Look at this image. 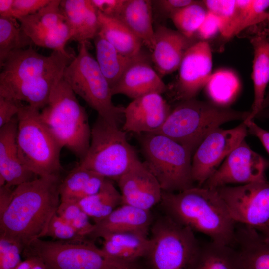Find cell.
<instances>
[{"label": "cell", "instance_id": "cell-1", "mask_svg": "<svg viewBox=\"0 0 269 269\" xmlns=\"http://www.w3.org/2000/svg\"><path fill=\"white\" fill-rule=\"evenodd\" d=\"M74 58L55 51L45 56L32 46L11 52L0 65V96L41 110Z\"/></svg>", "mask_w": 269, "mask_h": 269}, {"label": "cell", "instance_id": "cell-2", "mask_svg": "<svg viewBox=\"0 0 269 269\" xmlns=\"http://www.w3.org/2000/svg\"><path fill=\"white\" fill-rule=\"evenodd\" d=\"M61 175L38 177L13 190L11 203L0 215V236L24 249L45 237L60 203Z\"/></svg>", "mask_w": 269, "mask_h": 269}, {"label": "cell", "instance_id": "cell-3", "mask_svg": "<svg viewBox=\"0 0 269 269\" xmlns=\"http://www.w3.org/2000/svg\"><path fill=\"white\" fill-rule=\"evenodd\" d=\"M166 215L178 224L208 236L214 242L232 246L236 223L216 189L193 187L178 192H162Z\"/></svg>", "mask_w": 269, "mask_h": 269}, {"label": "cell", "instance_id": "cell-4", "mask_svg": "<svg viewBox=\"0 0 269 269\" xmlns=\"http://www.w3.org/2000/svg\"><path fill=\"white\" fill-rule=\"evenodd\" d=\"M249 114L250 111L234 110L192 98L179 101L162 126L151 133L165 136L193 153L219 126L234 120L244 121Z\"/></svg>", "mask_w": 269, "mask_h": 269}, {"label": "cell", "instance_id": "cell-5", "mask_svg": "<svg viewBox=\"0 0 269 269\" xmlns=\"http://www.w3.org/2000/svg\"><path fill=\"white\" fill-rule=\"evenodd\" d=\"M40 116L63 148L80 160L85 156L90 145L91 128L85 108L63 78L52 89Z\"/></svg>", "mask_w": 269, "mask_h": 269}, {"label": "cell", "instance_id": "cell-6", "mask_svg": "<svg viewBox=\"0 0 269 269\" xmlns=\"http://www.w3.org/2000/svg\"><path fill=\"white\" fill-rule=\"evenodd\" d=\"M40 110L21 104L16 115L18 153L25 166L38 177L61 175L63 147L41 119Z\"/></svg>", "mask_w": 269, "mask_h": 269}, {"label": "cell", "instance_id": "cell-7", "mask_svg": "<svg viewBox=\"0 0 269 269\" xmlns=\"http://www.w3.org/2000/svg\"><path fill=\"white\" fill-rule=\"evenodd\" d=\"M138 159L119 124L98 116L89 148L78 165L117 181Z\"/></svg>", "mask_w": 269, "mask_h": 269}, {"label": "cell", "instance_id": "cell-8", "mask_svg": "<svg viewBox=\"0 0 269 269\" xmlns=\"http://www.w3.org/2000/svg\"><path fill=\"white\" fill-rule=\"evenodd\" d=\"M140 142L144 163L163 192H178L194 187L189 150L165 136L151 133H145Z\"/></svg>", "mask_w": 269, "mask_h": 269}, {"label": "cell", "instance_id": "cell-9", "mask_svg": "<svg viewBox=\"0 0 269 269\" xmlns=\"http://www.w3.org/2000/svg\"><path fill=\"white\" fill-rule=\"evenodd\" d=\"M22 255L40 259L47 269H138L134 262L118 260L88 241L72 242L37 239Z\"/></svg>", "mask_w": 269, "mask_h": 269}, {"label": "cell", "instance_id": "cell-10", "mask_svg": "<svg viewBox=\"0 0 269 269\" xmlns=\"http://www.w3.org/2000/svg\"><path fill=\"white\" fill-rule=\"evenodd\" d=\"M63 79L99 116L119 124L125 108L113 104L110 85L89 52L87 42L79 43L78 54L65 69Z\"/></svg>", "mask_w": 269, "mask_h": 269}, {"label": "cell", "instance_id": "cell-11", "mask_svg": "<svg viewBox=\"0 0 269 269\" xmlns=\"http://www.w3.org/2000/svg\"><path fill=\"white\" fill-rule=\"evenodd\" d=\"M151 227L153 269H189L200 245L194 232L166 215Z\"/></svg>", "mask_w": 269, "mask_h": 269}, {"label": "cell", "instance_id": "cell-12", "mask_svg": "<svg viewBox=\"0 0 269 269\" xmlns=\"http://www.w3.org/2000/svg\"><path fill=\"white\" fill-rule=\"evenodd\" d=\"M216 189L236 223L256 230L269 225V182L266 179Z\"/></svg>", "mask_w": 269, "mask_h": 269}, {"label": "cell", "instance_id": "cell-13", "mask_svg": "<svg viewBox=\"0 0 269 269\" xmlns=\"http://www.w3.org/2000/svg\"><path fill=\"white\" fill-rule=\"evenodd\" d=\"M61 0H51L36 13L17 19L33 44L63 53L72 37V29L60 8Z\"/></svg>", "mask_w": 269, "mask_h": 269}, {"label": "cell", "instance_id": "cell-14", "mask_svg": "<svg viewBox=\"0 0 269 269\" xmlns=\"http://www.w3.org/2000/svg\"><path fill=\"white\" fill-rule=\"evenodd\" d=\"M248 128L245 123L231 129L218 128L209 133L199 145L192 160V176L200 186L218 168L222 161L244 140Z\"/></svg>", "mask_w": 269, "mask_h": 269}, {"label": "cell", "instance_id": "cell-15", "mask_svg": "<svg viewBox=\"0 0 269 269\" xmlns=\"http://www.w3.org/2000/svg\"><path fill=\"white\" fill-rule=\"evenodd\" d=\"M269 165L243 140L227 155L202 187L216 189L229 184L244 185L264 180L266 179L265 171Z\"/></svg>", "mask_w": 269, "mask_h": 269}, {"label": "cell", "instance_id": "cell-16", "mask_svg": "<svg viewBox=\"0 0 269 269\" xmlns=\"http://www.w3.org/2000/svg\"><path fill=\"white\" fill-rule=\"evenodd\" d=\"M212 54L207 41H196L185 53L178 68L175 97L180 101L194 98L212 74Z\"/></svg>", "mask_w": 269, "mask_h": 269}, {"label": "cell", "instance_id": "cell-17", "mask_svg": "<svg viewBox=\"0 0 269 269\" xmlns=\"http://www.w3.org/2000/svg\"><path fill=\"white\" fill-rule=\"evenodd\" d=\"M117 182L122 204L150 211L161 202L163 192L161 186L139 159Z\"/></svg>", "mask_w": 269, "mask_h": 269}, {"label": "cell", "instance_id": "cell-18", "mask_svg": "<svg viewBox=\"0 0 269 269\" xmlns=\"http://www.w3.org/2000/svg\"><path fill=\"white\" fill-rule=\"evenodd\" d=\"M142 51L126 69L111 88L112 95H124L133 100L151 94H162L168 87Z\"/></svg>", "mask_w": 269, "mask_h": 269}, {"label": "cell", "instance_id": "cell-19", "mask_svg": "<svg viewBox=\"0 0 269 269\" xmlns=\"http://www.w3.org/2000/svg\"><path fill=\"white\" fill-rule=\"evenodd\" d=\"M171 110L161 94L134 99L124 109L123 130L137 134L153 132L162 126Z\"/></svg>", "mask_w": 269, "mask_h": 269}, {"label": "cell", "instance_id": "cell-20", "mask_svg": "<svg viewBox=\"0 0 269 269\" xmlns=\"http://www.w3.org/2000/svg\"><path fill=\"white\" fill-rule=\"evenodd\" d=\"M16 116L0 128V186L16 187L38 178L21 160L17 148Z\"/></svg>", "mask_w": 269, "mask_h": 269}, {"label": "cell", "instance_id": "cell-21", "mask_svg": "<svg viewBox=\"0 0 269 269\" xmlns=\"http://www.w3.org/2000/svg\"><path fill=\"white\" fill-rule=\"evenodd\" d=\"M196 42L178 30L157 26L151 59L159 76L162 78L178 70L185 53Z\"/></svg>", "mask_w": 269, "mask_h": 269}, {"label": "cell", "instance_id": "cell-22", "mask_svg": "<svg viewBox=\"0 0 269 269\" xmlns=\"http://www.w3.org/2000/svg\"><path fill=\"white\" fill-rule=\"evenodd\" d=\"M152 222L150 211L122 204L106 217L95 222L88 237L102 238L109 234L126 232L148 235Z\"/></svg>", "mask_w": 269, "mask_h": 269}, {"label": "cell", "instance_id": "cell-23", "mask_svg": "<svg viewBox=\"0 0 269 269\" xmlns=\"http://www.w3.org/2000/svg\"><path fill=\"white\" fill-rule=\"evenodd\" d=\"M233 246L240 269H269V240L255 228L236 224Z\"/></svg>", "mask_w": 269, "mask_h": 269}, {"label": "cell", "instance_id": "cell-24", "mask_svg": "<svg viewBox=\"0 0 269 269\" xmlns=\"http://www.w3.org/2000/svg\"><path fill=\"white\" fill-rule=\"evenodd\" d=\"M251 37L254 56L251 74L254 100L250 114L244 121L253 120L262 110L265 91L269 83V43L266 28L258 27Z\"/></svg>", "mask_w": 269, "mask_h": 269}, {"label": "cell", "instance_id": "cell-25", "mask_svg": "<svg viewBox=\"0 0 269 269\" xmlns=\"http://www.w3.org/2000/svg\"><path fill=\"white\" fill-rule=\"evenodd\" d=\"M60 8L72 30V40L87 42L100 30L97 10L91 0H63Z\"/></svg>", "mask_w": 269, "mask_h": 269}, {"label": "cell", "instance_id": "cell-26", "mask_svg": "<svg viewBox=\"0 0 269 269\" xmlns=\"http://www.w3.org/2000/svg\"><path fill=\"white\" fill-rule=\"evenodd\" d=\"M153 1L126 0L116 18L121 21L151 51L155 46L152 24Z\"/></svg>", "mask_w": 269, "mask_h": 269}, {"label": "cell", "instance_id": "cell-27", "mask_svg": "<svg viewBox=\"0 0 269 269\" xmlns=\"http://www.w3.org/2000/svg\"><path fill=\"white\" fill-rule=\"evenodd\" d=\"M101 249L109 255L123 261L134 262L148 256L151 247V238L137 233H117L102 238Z\"/></svg>", "mask_w": 269, "mask_h": 269}, {"label": "cell", "instance_id": "cell-28", "mask_svg": "<svg viewBox=\"0 0 269 269\" xmlns=\"http://www.w3.org/2000/svg\"><path fill=\"white\" fill-rule=\"evenodd\" d=\"M105 179L77 165L61 181L59 188L60 202H78L96 193Z\"/></svg>", "mask_w": 269, "mask_h": 269}, {"label": "cell", "instance_id": "cell-29", "mask_svg": "<svg viewBox=\"0 0 269 269\" xmlns=\"http://www.w3.org/2000/svg\"><path fill=\"white\" fill-rule=\"evenodd\" d=\"M98 12L99 33L120 53L127 56L134 57L142 51L143 44L141 41L121 21Z\"/></svg>", "mask_w": 269, "mask_h": 269}, {"label": "cell", "instance_id": "cell-30", "mask_svg": "<svg viewBox=\"0 0 269 269\" xmlns=\"http://www.w3.org/2000/svg\"><path fill=\"white\" fill-rule=\"evenodd\" d=\"M189 269H240L237 252L230 245L211 241L199 245Z\"/></svg>", "mask_w": 269, "mask_h": 269}, {"label": "cell", "instance_id": "cell-31", "mask_svg": "<svg viewBox=\"0 0 269 269\" xmlns=\"http://www.w3.org/2000/svg\"><path fill=\"white\" fill-rule=\"evenodd\" d=\"M96 61L112 88L128 66L140 54L129 57L120 53L99 33L94 39Z\"/></svg>", "mask_w": 269, "mask_h": 269}, {"label": "cell", "instance_id": "cell-32", "mask_svg": "<svg viewBox=\"0 0 269 269\" xmlns=\"http://www.w3.org/2000/svg\"><path fill=\"white\" fill-rule=\"evenodd\" d=\"M78 203L82 210L95 222L106 217L122 205V199L112 180L106 178L98 192Z\"/></svg>", "mask_w": 269, "mask_h": 269}, {"label": "cell", "instance_id": "cell-33", "mask_svg": "<svg viewBox=\"0 0 269 269\" xmlns=\"http://www.w3.org/2000/svg\"><path fill=\"white\" fill-rule=\"evenodd\" d=\"M240 88V79L233 71L220 69L212 73L204 89L213 104L227 107L235 100Z\"/></svg>", "mask_w": 269, "mask_h": 269}, {"label": "cell", "instance_id": "cell-34", "mask_svg": "<svg viewBox=\"0 0 269 269\" xmlns=\"http://www.w3.org/2000/svg\"><path fill=\"white\" fill-rule=\"evenodd\" d=\"M17 20L0 16V66L11 52L33 45Z\"/></svg>", "mask_w": 269, "mask_h": 269}, {"label": "cell", "instance_id": "cell-35", "mask_svg": "<svg viewBox=\"0 0 269 269\" xmlns=\"http://www.w3.org/2000/svg\"><path fill=\"white\" fill-rule=\"evenodd\" d=\"M207 11L202 1L195 0L172 14L170 18L178 31L188 38H194Z\"/></svg>", "mask_w": 269, "mask_h": 269}, {"label": "cell", "instance_id": "cell-36", "mask_svg": "<svg viewBox=\"0 0 269 269\" xmlns=\"http://www.w3.org/2000/svg\"><path fill=\"white\" fill-rule=\"evenodd\" d=\"M207 10L215 14L221 24L220 34L225 38L235 36L236 0L202 1Z\"/></svg>", "mask_w": 269, "mask_h": 269}, {"label": "cell", "instance_id": "cell-37", "mask_svg": "<svg viewBox=\"0 0 269 269\" xmlns=\"http://www.w3.org/2000/svg\"><path fill=\"white\" fill-rule=\"evenodd\" d=\"M45 236L50 237L55 241L72 242L87 241L86 238L80 235L69 223L57 213L51 219Z\"/></svg>", "mask_w": 269, "mask_h": 269}, {"label": "cell", "instance_id": "cell-38", "mask_svg": "<svg viewBox=\"0 0 269 269\" xmlns=\"http://www.w3.org/2000/svg\"><path fill=\"white\" fill-rule=\"evenodd\" d=\"M23 250L16 242L0 236V269H15L22 261Z\"/></svg>", "mask_w": 269, "mask_h": 269}, {"label": "cell", "instance_id": "cell-39", "mask_svg": "<svg viewBox=\"0 0 269 269\" xmlns=\"http://www.w3.org/2000/svg\"><path fill=\"white\" fill-rule=\"evenodd\" d=\"M51 0H14L15 18L33 14L48 4Z\"/></svg>", "mask_w": 269, "mask_h": 269}, {"label": "cell", "instance_id": "cell-40", "mask_svg": "<svg viewBox=\"0 0 269 269\" xmlns=\"http://www.w3.org/2000/svg\"><path fill=\"white\" fill-rule=\"evenodd\" d=\"M221 24L218 18L213 13L207 11V14L196 34L201 41H206L220 33Z\"/></svg>", "mask_w": 269, "mask_h": 269}, {"label": "cell", "instance_id": "cell-41", "mask_svg": "<svg viewBox=\"0 0 269 269\" xmlns=\"http://www.w3.org/2000/svg\"><path fill=\"white\" fill-rule=\"evenodd\" d=\"M21 104V102L0 96V128L16 116Z\"/></svg>", "mask_w": 269, "mask_h": 269}, {"label": "cell", "instance_id": "cell-42", "mask_svg": "<svg viewBox=\"0 0 269 269\" xmlns=\"http://www.w3.org/2000/svg\"><path fill=\"white\" fill-rule=\"evenodd\" d=\"M97 11L107 16L117 18L126 0H91Z\"/></svg>", "mask_w": 269, "mask_h": 269}, {"label": "cell", "instance_id": "cell-43", "mask_svg": "<svg viewBox=\"0 0 269 269\" xmlns=\"http://www.w3.org/2000/svg\"><path fill=\"white\" fill-rule=\"evenodd\" d=\"M192 0H159L153 1L163 15L170 18L179 10L193 3Z\"/></svg>", "mask_w": 269, "mask_h": 269}, {"label": "cell", "instance_id": "cell-44", "mask_svg": "<svg viewBox=\"0 0 269 269\" xmlns=\"http://www.w3.org/2000/svg\"><path fill=\"white\" fill-rule=\"evenodd\" d=\"M243 122L247 126L249 132L259 139L269 154V132L258 126L253 120Z\"/></svg>", "mask_w": 269, "mask_h": 269}, {"label": "cell", "instance_id": "cell-45", "mask_svg": "<svg viewBox=\"0 0 269 269\" xmlns=\"http://www.w3.org/2000/svg\"><path fill=\"white\" fill-rule=\"evenodd\" d=\"M14 188L6 184L0 186V215L4 212L11 203Z\"/></svg>", "mask_w": 269, "mask_h": 269}, {"label": "cell", "instance_id": "cell-46", "mask_svg": "<svg viewBox=\"0 0 269 269\" xmlns=\"http://www.w3.org/2000/svg\"><path fill=\"white\" fill-rule=\"evenodd\" d=\"M14 0H0V16L15 18Z\"/></svg>", "mask_w": 269, "mask_h": 269}, {"label": "cell", "instance_id": "cell-47", "mask_svg": "<svg viewBox=\"0 0 269 269\" xmlns=\"http://www.w3.org/2000/svg\"><path fill=\"white\" fill-rule=\"evenodd\" d=\"M36 260V257L35 256L27 257L21 262L15 269H31Z\"/></svg>", "mask_w": 269, "mask_h": 269}, {"label": "cell", "instance_id": "cell-48", "mask_svg": "<svg viewBox=\"0 0 269 269\" xmlns=\"http://www.w3.org/2000/svg\"><path fill=\"white\" fill-rule=\"evenodd\" d=\"M36 257V260L31 269H47L44 263L39 258Z\"/></svg>", "mask_w": 269, "mask_h": 269}, {"label": "cell", "instance_id": "cell-49", "mask_svg": "<svg viewBox=\"0 0 269 269\" xmlns=\"http://www.w3.org/2000/svg\"><path fill=\"white\" fill-rule=\"evenodd\" d=\"M257 230L266 238L269 240V225Z\"/></svg>", "mask_w": 269, "mask_h": 269}, {"label": "cell", "instance_id": "cell-50", "mask_svg": "<svg viewBox=\"0 0 269 269\" xmlns=\"http://www.w3.org/2000/svg\"><path fill=\"white\" fill-rule=\"evenodd\" d=\"M266 23L267 25V27L266 28L267 38L269 43V9L268 10V15Z\"/></svg>", "mask_w": 269, "mask_h": 269}]
</instances>
